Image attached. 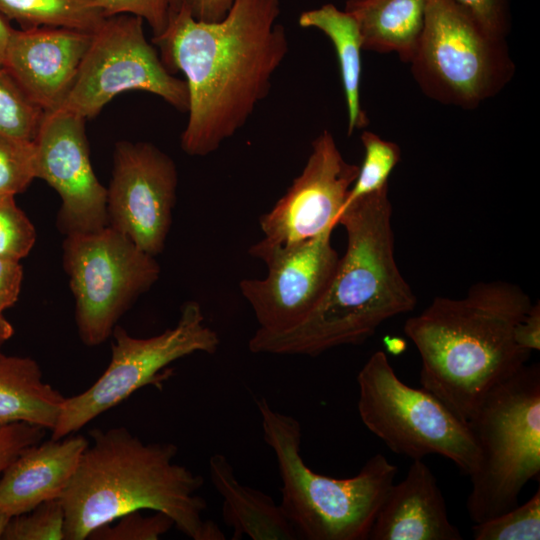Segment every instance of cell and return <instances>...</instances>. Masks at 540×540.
<instances>
[{
	"instance_id": "21",
	"label": "cell",
	"mask_w": 540,
	"mask_h": 540,
	"mask_svg": "<svg viewBox=\"0 0 540 540\" xmlns=\"http://www.w3.org/2000/svg\"><path fill=\"white\" fill-rule=\"evenodd\" d=\"M64 400L43 381L37 361L0 353V425L24 422L52 430Z\"/></svg>"
},
{
	"instance_id": "39",
	"label": "cell",
	"mask_w": 540,
	"mask_h": 540,
	"mask_svg": "<svg viewBox=\"0 0 540 540\" xmlns=\"http://www.w3.org/2000/svg\"><path fill=\"white\" fill-rule=\"evenodd\" d=\"M387 345H388V350H390L391 352L399 353L405 348L404 341L401 339H396V338L391 339V341L387 343Z\"/></svg>"
},
{
	"instance_id": "38",
	"label": "cell",
	"mask_w": 540,
	"mask_h": 540,
	"mask_svg": "<svg viewBox=\"0 0 540 540\" xmlns=\"http://www.w3.org/2000/svg\"><path fill=\"white\" fill-rule=\"evenodd\" d=\"M14 334L12 324L3 316L0 315V353L2 345L9 340Z\"/></svg>"
},
{
	"instance_id": "18",
	"label": "cell",
	"mask_w": 540,
	"mask_h": 540,
	"mask_svg": "<svg viewBox=\"0 0 540 540\" xmlns=\"http://www.w3.org/2000/svg\"><path fill=\"white\" fill-rule=\"evenodd\" d=\"M88 445L84 436L69 435L26 448L2 472L0 510L13 517L60 499Z\"/></svg>"
},
{
	"instance_id": "30",
	"label": "cell",
	"mask_w": 540,
	"mask_h": 540,
	"mask_svg": "<svg viewBox=\"0 0 540 540\" xmlns=\"http://www.w3.org/2000/svg\"><path fill=\"white\" fill-rule=\"evenodd\" d=\"M114 525L105 524L90 533V540H157L168 532L173 521L164 513L145 516L141 511L127 513Z\"/></svg>"
},
{
	"instance_id": "29",
	"label": "cell",
	"mask_w": 540,
	"mask_h": 540,
	"mask_svg": "<svg viewBox=\"0 0 540 540\" xmlns=\"http://www.w3.org/2000/svg\"><path fill=\"white\" fill-rule=\"evenodd\" d=\"M36 241V230L14 196H0V257L20 261Z\"/></svg>"
},
{
	"instance_id": "25",
	"label": "cell",
	"mask_w": 540,
	"mask_h": 540,
	"mask_svg": "<svg viewBox=\"0 0 540 540\" xmlns=\"http://www.w3.org/2000/svg\"><path fill=\"white\" fill-rule=\"evenodd\" d=\"M361 142L364 159L344 207L388 186V178L401 159V150L396 143L384 140L371 131H364L361 134Z\"/></svg>"
},
{
	"instance_id": "34",
	"label": "cell",
	"mask_w": 540,
	"mask_h": 540,
	"mask_svg": "<svg viewBox=\"0 0 540 540\" xmlns=\"http://www.w3.org/2000/svg\"><path fill=\"white\" fill-rule=\"evenodd\" d=\"M22 279L23 268L20 261L0 257V315L16 303Z\"/></svg>"
},
{
	"instance_id": "4",
	"label": "cell",
	"mask_w": 540,
	"mask_h": 540,
	"mask_svg": "<svg viewBox=\"0 0 540 540\" xmlns=\"http://www.w3.org/2000/svg\"><path fill=\"white\" fill-rule=\"evenodd\" d=\"M92 443L60 497L65 514L64 540H85L95 529L134 511L166 514L193 540H224L204 518L206 501L198 495L203 478L174 461L171 442L145 443L126 427L89 432Z\"/></svg>"
},
{
	"instance_id": "13",
	"label": "cell",
	"mask_w": 540,
	"mask_h": 540,
	"mask_svg": "<svg viewBox=\"0 0 540 540\" xmlns=\"http://www.w3.org/2000/svg\"><path fill=\"white\" fill-rule=\"evenodd\" d=\"M177 184L174 161L158 147L149 142H117L107 188L108 226L156 257L171 227Z\"/></svg>"
},
{
	"instance_id": "7",
	"label": "cell",
	"mask_w": 540,
	"mask_h": 540,
	"mask_svg": "<svg viewBox=\"0 0 540 540\" xmlns=\"http://www.w3.org/2000/svg\"><path fill=\"white\" fill-rule=\"evenodd\" d=\"M357 384L362 423L391 451L413 460L437 454L474 473L478 449L469 424L431 392L401 381L385 352L368 358Z\"/></svg>"
},
{
	"instance_id": "22",
	"label": "cell",
	"mask_w": 540,
	"mask_h": 540,
	"mask_svg": "<svg viewBox=\"0 0 540 540\" xmlns=\"http://www.w3.org/2000/svg\"><path fill=\"white\" fill-rule=\"evenodd\" d=\"M298 21L301 27L322 31L335 48L347 107L348 135L366 127L369 121L360 100L363 46L357 22L333 4L305 11Z\"/></svg>"
},
{
	"instance_id": "1",
	"label": "cell",
	"mask_w": 540,
	"mask_h": 540,
	"mask_svg": "<svg viewBox=\"0 0 540 540\" xmlns=\"http://www.w3.org/2000/svg\"><path fill=\"white\" fill-rule=\"evenodd\" d=\"M280 12L281 0H233L223 19L205 22L182 3L152 38L165 67L185 76L188 121L180 145L186 154L215 152L269 94L289 50Z\"/></svg>"
},
{
	"instance_id": "37",
	"label": "cell",
	"mask_w": 540,
	"mask_h": 540,
	"mask_svg": "<svg viewBox=\"0 0 540 540\" xmlns=\"http://www.w3.org/2000/svg\"><path fill=\"white\" fill-rule=\"evenodd\" d=\"M12 30L13 28L9 24V21L0 14V65L3 63L6 46Z\"/></svg>"
},
{
	"instance_id": "23",
	"label": "cell",
	"mask_w": 540,
	"mask_h": 540,
	"mask_svg": "<svg viewBox=\"0 0 540 540\" xmlns=\"http://www.w3.org/2000/svg\"><path fill=\"white\" fill-rule=\"evenodd\" d=\"M97 0H0V14L20 28L52 26L93 32L106 18Z\"/></svg>"
},
{
	"instance_id": "11",
	"label": "cell",
	"mask_w": 540,
	"mask_h": 540,
	"mask_svg": "<svg viewBox=\"0 0 540 540\" xmlns=\"http://www.w3.org/2000/svg\"><path fill=\"white\" fill-rule=\"evenodd\" d=\"M143 23L141 18L129 14L102 21L92 32L73 87L58 110L87 120L96 117L115 96L140 90L187 112L186 82L165 67L146 39Z\"/></svg>"
},
{
	"instance_id": "10",
	"label": "cell",
	"mask_w": 540,
	"mask_h": 540,
	"mask_svg": "<svg viewBox=\"0 0 540 540\" xmlns=\"http://www.w3.org/2000/svg\"><path fill=\"white\" fill-rule=\"evenodd\" d=\"M63 266L75 299L78 334L90 347L112 335L119 318L160 275L154 256L110 226L66 235Z\"/></svg>"
},
{
	"instance_id": "20",
	"label": "cell",
	"mask_w": 540,
	"mask_h": 540,
	"mask_svg": "<svg viewBox=\"0 0 540 540\" xmlns=\"http://www.w3.org/2000/svg\"><path fill=\"white\" fill-rule=\"evenodd\" d=\"M429 0H347L345 11L357 22L363 50L396 53L410 63L425 23Z\"/></svg>"
},
{
	"instance_id": "32",
	"label": "cell",
	"mask_w": 540,
	"mask_h": 540,
	"mask_svg": "<svg viewBox=\"0 0 540 540\" xmlns=\"http://www.w3.org/2000/svg\"><path fill=\"white\" fill-rule=\"evenodd\" d=\"M488 33L506 38L511 28L508 0H452Z\"/></svg>"
},
{
	"instance_id": "15",
	"label": "cell",
	"mask_w": 540,
	"mask_h": 540,
	"mask_svg": "<svg viewBox=\"0 0 540 540\" xmlns=\"http://www.w3.org/2000/svg\"><path fill=\"white\" fill-rule=\"evenodd\" d=\"M85 121L62 110L45 112L34 139L36 178L60 196L57 225L65 235L108 226L107 188L91 164Z\"/></svg>"
},
{
	"instance_id": "17",
	"label": "cell",
	"mask_w": 540,
	"mask_h": 540,
	"mask_svg": "<svg viewBox=\"0 0 540 540\" xmlns=\"http://www.w3.org/2000/svg\"><path fill=\"white\" fill-rule=\"evenodd\" d=\"M371 540H462L448 517L437 480L422 459L413 460L404 479L393 483L377 513Z\"/></svg>"
},
{
	"instance_id": "19",
	"label": "cell",
	"mask_w": 540,
	"mask_h": 540,
	"mask_svg": "<svg viewBox=\"0 0 540 540\" xmlns=\"http://www.w3.org/2000/svg\"><path fill=\"white\" fill-rule=\"evenodd\" d=\"M209 475L222 498L221 513L224 523L233 530L232 539H298L281 505L263 491L243 485L225 455L215 453L210 457Z\"/></svg>"
},
{
	"instance_id": "33",
	"label": "cell",
	"mask_w": 540,
	"mask_h": 540,
	"mask_svg": "<svg viewBox=\"0 0 540 540\" xmlns=\"http://www.w3.org/2000/svg\"><path fill=\"white\" fill-rule=\"evenodd\" d=\"M45 431L43 427L24 422L0 425V474L26 448L39 443Z\"/></svg>"
},
{
	"instance_id": "24",
	"label": "cell",
	"mask_w": 540,
	"mask_h": 540,
	"mask_svg": "<svg viewBox=\"0 0 540 540\" xmlns=\"http://www.w3.org/2000/svg\"><path fill=\"white\" fill-rule=\"evenodd\" d=\"M45 111L20 88L0 65V137L33 142Z\"/></svg>"
},
{
	"instance_id": "8",
	"label": "cell",
	"mask_w": 540,
	"mask_h": 540,
	"mask_svg": "<svg viewBox=\"0 0 540 540\" xmlns=\"http://www.w3.org/2000/svg\"><path fill=\"white\" fill-rule=\"evenodd\" d=\"M410 64L427 97L463 109L497 95L515 72L506 38L488 33L452 0H429Z\"/></svg>"
},
{
	"instance_id": "9",
	"label": "cell",
	"mask_w": 540,
	"mask_h": 540,
	"mask_svg": "<svg viewBox=\"0 0 540 540\" xmlns=\"http://www.w3.org/2000/svg\"><path fill=\"white\" fill-rule=\"evenodd\" d=\"M111 360L101 376L85 391L65 398L52 439L79 431L147 385L160 387L173 362L194 353L214 354L218 334L205 323L200 304L186 302L176 325L161 334L136 338L119 325L113 333Z\"/></svg>"
},
{
	"instance_id": "6",
	"label": "cell",
	"mask_w": 540,
	"mask_h": 540,
	"mask_svg": "<svg viewBox=\"0 0 540 540\" xmlns=\"http://www.w3.org/2000/svg\"><path fill=\"white\" fill-rule=\"evenodd\" d=\"M478 449L467 511L474 523L516 505L540 473V367L525 365L494 387L468 421Z\"/></svg>"
},
{
	"instance_id": "36",
	"label": "cell",
	"mask_w": 540,
	"mask_h": 540,
	"mask_svg": "<svg viewBox=\"0 0 540 540\" xmlns=\"http://www.w3.org/2000/svg\"><path fill=\"white\" fill-rule=\"evenodd\" d=\"M232 2L233 0H182L195 19L205 22L223 19Z\"/></svg>"
},
{
	"instance_id": "28",
	"label": "cell",
	"mask_w": 540,
	"mask_h": 540,
	"mask_svg": "<svg viewBox=\"0 0 540 540\" xmlns=\"http://www.w3.org/2000/svg\"><path fill=\"white\" fill-rule=\"evenodd\" d=\"M36 179L33 142L0 137V196H14L25 191Z\"/></svg>"
},
{
	"instance_id": "14",
	"label": "cell",
	"mask_w": 540,
	"mask_h": 540,
	"mask_svg": "<svg viewBox=\"0 0 540 540\" xmlns=\"http://www.w3.org/2000/svg\"><path fill=\"white\" fill-rule=\"evenodd\" d=\"M359 166L342 156L330 131L321 132L301 173L286 193L259 219L266 246L312 239L336 227Z\"/></svg>"
},
{
	"instance_id": "40",
	"label": "cell",
	"mask_w": 540,
	"mask_h": 540,
	"mask_svg": "<svg viewBox=\"0 0 540 540\" xmlns=\"http://www.w3.org/2000/svg\"><path fill=\"white\" fill-rule=\"evenodd\" d=\"M11 516L0 510V539H2L5 528L10 520Z\"/></svg>"
},
{
	"instance_id": "26",
	"label": "cell",
	"mask_w": 540,
	"mask_h": 540,
	"mask_svg": "<svg viewBox=\"0 0 540 540\" xmlns=\"http://www.w3.org/2000/svg\"><path fill=\"white\" fill-rule=\"evenodd\" d=\"M472 536L475 540H539L540 489L524 504L474 523Z\"/></svg>"
},
{
	"instance_id": "31",
	"label": "cell",
	"mask_w": 540,
	"mask_h": 540,
	"mask_svg": "<svg viewBox=\"0 0 540 540\" xmlns=\"http://www.w3.org/2000/svg\"><path fill=\"white\" fill-rule=\"evenodd\" d=\"M182 0H97L104 17L129 14L141 18L150 26L153 37L161 35L176 15Z\"/></svg>"
},
{
	"instance_id": "35",
	"label": "cell",
	"mask_w": 540,
	"mask_h": 540,
	"mask_svg": "<svg viewBox=\"0 0 540 540\" xmlns=\"http://www.w3.org/2000/svg\"><path fill=\"white\" fill-rule=\"evenodd\" d=\"M514 339L523 350H540V304H532L528 312L515 326Z\"/></svg>"
},
{
	"instance_id": "3",
	"label": "cell",
	"mask_w": 540,
	"mask_h": 540,
	"mask_svg": "<svg viewBox=\"0 0 540 540\" xmlns=\"http://www.w3.org/2000/svg\"><path fill=\"white\" fill-rule=\"evenodd\" d=\"M519 286L479 282L463 298L435 297L404 333L421 358V387L468 423L486 395L527 364L514 330L532 305Z\"/></svg>"
},
{
	"instance_id": "16",
	"label": "cell",
	"mask_w": 540,
	"mask_h": 540,
	"mask_svg": "<svg viewBox=\"0 0 540 540\" xmlns=\"http://www.w3.org/2000/svg\"><path fill=\"white\" fill-rule=\"evenodd\" d=\"M92 32L52 26L14 29L2 66L45 112L58 110L70 93Z\"/></svg>"
},
{
	"instance_id": "2",
	"label": "cell",
	"mask_w": 540,
	"mask_h": 540,
	"mask_svg": "<svg viewBox=\"0 0 540 540\" xmlns=\"http://www.w3.org/2000/svg\"><path fill=\"white\" fill-rule=\"evenodd\" d=\"M337 224L346 231L347 246L323 297L289 329L258 328L248 342L252 353L317 356L339 346L360 345L385 321L416 306L395 258L388 186L345 206Z\"/></svg>"
},
{
	"instance_id": "27",
	"label": "cell",
	"mask_w": 540,
	"mask_h": 540,
	"mask_svg": "<svg viewBox=\"0 0 540 540\" xmlns=\"http://www.w3.org/2000/svg\"><path fill=\"white\" fill-rule=\"evenodd\" d=\"M65 514L59 499L10 518L3 540H64Z\"/></svg>"
},
{
	"instance_id": "12",
	"label": "cell",
	"mask_w": 540,
	"mask_h": 540,
	"mask_svg": "<svg viewBox=\"0 0 540 540\" xmlns=\"http://www.w3.org/2000/svg\"><path fill=\"white\" fill-rule=\"evenodd\" d=\"M329 229L295 244L251 246V256L262 260L267 274L262 279L247 278L239 283L259 329L278 332L289 329L316 307L326 292L339 262Z\"/></svg>"
},
{
	"instance_id": "5",
	"label": "cell",
	"mask_w": 540,
	"mask_h": 540,
	"mask_svg": "<svg viewBox=\"0 0 540 540\" xmlns=\"http://www.w3.org/2000/svg\"><path fill=\"white\" fill-rule=\"evenodd\" d=\"M256 406L282 482L280 505L298 539H368L397 467L378 453L352 477L319 474L303 459L300 422L272 408L264 397L256 399Z\"/></svg>"
}]
</instances>
